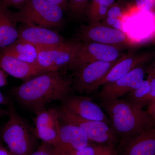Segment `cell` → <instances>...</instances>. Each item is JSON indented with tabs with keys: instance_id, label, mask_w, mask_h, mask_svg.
Here are the masks:
<instances>
[{
	"instance_id": "6da1fadb",
	"label": "cell",
	"mask_w": 155,
	"mask_h": 155,
	"mask_svg": "<svg viewBox=\"0 0 155 155\" xmlns=\"http://www.w3.org/2000/svg\"><path fill=\"white\" fill-rule=\"evenodd\" d=\"M72 81L58 71L45 72L12 89V92L22 106L36 114L53 101H62L69 95Z\"/></svg>"
},
{
	"instance_id": "7a4b0ae2",
	"label": "cell",
	"mask_w": 155,
	"mask_h": 155,
	"mask_svg": "<svg viewBox=\"0 0 155 155\" xmlns=\"http://www.w3.org/2000/svg\"><path fill=\"white\" fill-rule=\"evenodd\" d=\"M101 106L120 140L130 138L155 126V121L146 110L126 100L119 98L101 101Z\"/></svg>"
},
{
	"instance_id": "3957f363",
	"label": "cell",
	"mask_w": 155,
	"mask_h": 155,
	"mask_svg": "<svg viewBox=\"0 0 155 155\" xmlns=\"http://www.w3.org/2000/svg\"><path fill=\"white\" fill-rule=\"evenodd\" d=\"M8 106V120L2 131L3 140L11 155H30L36 150L35 129L19 115L11 100Z\"/></svg>"
},
{
	"instance_id": "277c9868",
	"label": "cell",
	"mask_w": 155,
	"mask_h": 155,
	"mask_svg": "<svg viewBox=\"0 0 155 155\" xmlns=\"http://www.w3.org/2000/svg\"><path fill=\"white\" fill-rule=\"evenodd\" d=\"M17 12L18 22L47 28L59 27L64 22V10L47 0H28Z\"/></svg>"
},
{
	"instance_id": "5b68a950",
	"label": "cell",
	"mask_w": 155,
	"mask_h": 155,
	"mask_svg": "<svg viewBox=\"0 0 155 155\" xmlns=\"http://www.w3.org/2000/svg\"><path fill=\"white\" fill-rule=\"evenodd\" d=\"M56 109L61 123L80 127L86 134L90 141L114 147L119 141V137L110 125L107 123L84 119L62 106Z\"/></svg>"
},
{
	"instance_id": "8992f818",
	"label": "cell",
	"mask_w": 155,
	"mask_h": 155,
	"mask_svg": "<svg viewBox=\"0 0 155 155\" xmlns=\"http://www.w3.org/2000/svg\"><path fill=\"white\" fill-rule=\"evenodd\" d=\"M81 42L67 41L57 46L38 50L36 65L45 72L59 71L67 67H71Z\"/></svg>"
},
{
	"instance_id": "52a82bcc",
	"label": "cell",
	"mask_w": 155,
	"mask_h": 155,
	"mask_svg": "<svg viewBox=\"0 0 155 155\" xmlns=\"http://www.w3.org/2000/svg\"><path fill=\"white\" fill-rule=\"evenodd\" d=\"M78 38L83 42H91L115 47L122 49L136 45V42L123 31L101 23L83 25Z\"/></svg>"
},
{
	"instance_id": "ba28073f",
	"label": "cell",
	"mask_w": 155,
	"mask_h": 155,
	"mask_svg": "<svg viewBox=\"0 0 155 155\" xmlns=\"http://www.w3.org/2000/svg\"><path fill=\"white\" fill-rule=\"evenodd\" d=\"M119 60L112 62H91L81 66L77 69L72 88L81 94H89L96 91L98 84Z\"/></svg>"
},
{
	"instance_id": "9c48e42d",
	"label": "cell",
	"mask_w": 155,
	"mask_h": 155,
	"mask_svg": "<svg viewBox=\"0 0 155 155\" xmlns=\"http://www.w3.org/2000/svg\"><path fill=\"white\" fill-rule=\"evenodd\" d=\"M121 50L115 47L97 43L81 42L75 61L71 67L77 69L91 62H112L118 61L124 55Z\"/></svg>"
},
{
	"instance_id": "30bf717a",
	"label": "cell",
	"mask_w": 155,
	"mask_h": 155,
	"mask_svg": "<svg viewBox=\"0 0 155 155\" xmlns=\"http://www.w3.org/2000/svg\"><path fill=\"white\" fill-rule=\"evenodd\" d=\"M146 71L139 66L115 81L102 85L100 92L101 101L119 99L137 88L144 80Z\"/></svg>"
},
{
	"instance_id": "8fae6325",
	"label": "cell",
	"mask_w": 155,
	"mask_h": 155,
	"mask_svg": "<svg viewBox=\"0 0 155 155\" xmlns=\"http://www.w3.org/2000/svg\"><path fill=\"white\" fill-rule=\"evenodd\" d=\"M35 132L43 142L56 147L59 143L61 123L56 109H45L36 114Z\"/></svg>"
},
{
	"instance_id": "7c38bea8",
	"label": "cell",
	"mask_w": 155,
	"mask_h": 155,
	"mask_svg": "<svg viewBox=\"0 0 155 155\" xmlns=\"http://www.w3.org/2000/svg\"><path fill=\"white\" fill-rule=\"evenodd\" d=\"M62 101V107L81 118L110 125L109 117L101 106L94 102L91 98L69 95Z\"/></svg>"
},
{
	"instance_id": "4fadbf2b",
	"label": "cell",
	"mask_w": 155,
	"mask_h": 155,
	"mask_svg": "<svg viewBox=\"0 0 155 155\" xmlns=\"http://www.w3.org/2000/svg\"><path fill=\"white\" fill-rule=\"evenodd\" d=\"M18 31L19 39L33 45L38 50L54 47L67 41L55 31L41 26L24 24Z\"/></svg>"
},
{
	"instance_id": "5bb4252c",
	"label": "cell",
	"mask_w": 155,
	"mask_h": 155,
	"mask_svg": "<svg viewBox=\"0 0 155 155\" xmlns=\"http://www.w3.org/2000/svg\"><path fill=\"white\" fill-rule=\"evenodd\" d=\"M120 155H155V126L120 140Z\"/></svg>"
},
{
	"instance_id": "9a60e30c",
	"label": "cell",
	"mask_w": 155,
	"mask_h": 155,
	"mask_svg": "<svg viewBox=\"0 0 155 155\" xmlns=\"http://www.w3.org/2000/svg\"><path fill=\"white\" fill-rule=\"evenodd\" d=\"M89 144L88 137L80 127L61 123L59 143L55 147L57 154L81 149Z\"/></svg>"
},
{
	"instance_id": "2e32d148",
	"label": "cell",
	"mask_w": 155,
	"mask_h": 155,
	"mask_svg": "<svg viewBox=\"0 0 155 155\" xmlns=\"http://www.w3.org/2000/svg\"><path fill=\"white\" fill-rule=\"evenodd\" d=\"M0 69L19 79L26 81L37 75L45 73L36 65L20 61L12 56L0 53Z\"/></svg>"
},
{
	"instance_id": "e0dca14e",
	"label": "cell",
	"mask_w": 155,
	"mask_h": 155,
	"mask_svg": "<svg viewBox=\"0 0 155 155\" xmlns=\"http://www.w3.org/2000/svg\"><path fill=\"white\" fill-rule=\"evenodd\" d=\"M150 53L123 55L110 70L107 76L98 84L97 88L106 84L115 81L136 67L141 66L152 58Z\"/></svg>"
},
{
	"instance_id": "ac0fdd59",
	"label": "cell",
	"mask_w": 155,
	"mask_h": 155,
	"mask_svg": "<svg viewBox=\"0 0 155 155\" xmlns=\"http://www.w3.org/2000/svg\"><path fill=\"white\" fill-rule=\"evenodd\" d=\"M17 22L14 12L0 3V50L13 44L19 39Z\"/></svg>"
},
{
	"instance_id": "d6986e66",
	"label": "cell",
	"mask_w": 155,
	"mask_h": 155,
	"mask_svg": "<svg viewBox=\"0 0 155 155\" xmlns=\"http://www.w3.org/2000/svg\"><path fill=\"white\" fill-rule=\"evenodd\" d=\"M38 52L36 47L19 38L13 44L0 50V53L12 56L20 61L35 65Z\"/></svg>"
},
{
	"instance_id": "ffe728a7",
	"label": "cell",
	"mask_w": 155,
	"mask_h": 155,
	"mask_svg": "<svg viewBox=\"0 0 155 155\" xmlns=\"http://www.w3.org/2000/svg\"><path fill=\"white\" fill-rule=\"evenodd\" d=\"M115 3V0H90L86 14L90 24L100 23Z\"/></svg>"
},
{
	"instance_id": "44dd1931",
	"label": "cell",
	"mask_w": 155,
	"mask_h": 155,
	"mask_svg": "<svg viewBox=\"0 0 155 155\" xmlns=\"http://www.w3.org/2000/svg\"><path fill=\"white\" fill-rule=\"evenodd\" d=\"M123 11L119 4L115 2L106 13L100 23L106 26L122 30Z\"/></svg>"
},
{
	"instance_id": "7402d4cb",
	"label": "cell",
	"mask_w": 155,
	"mask_h": 155,
	"mask_svg": "<svg viewBox=\"0 0 155 155\" xmlns=\"http://www.w3.org/2000/svg\"><path fill=\"white\" fill-rule=\"evenodd\" d=\"M150 80L147 77L143 81L140 86L133 91L127 94L126 101L134 105L143 108L147 106V100L149 93Z\"/></svg>"
},
{
	"instance_id": "603a6c76",
	"label": "cell",
	"mask_w": 155,
	"mask_h": 155,
	"mask_svg": "<svg viewBox=\"0 0 155 155\" xmlns=\"http://www.w3.org/2000/svg\"><path fill=\"white\" fill-rule=\"evenodd\" d=\"M90 0H68V10L72 16L81 18L86 16Z\"/></svg>"
},
{
	"instance_id": "cb8c5ba5",
	"label": "cell",
	"mask_w": 155,
	"mask_h": 155,
	"mask_svg": "<svg viewBox=\"0 0 155 155\" xmlns=\"http://www.w3.org/2000/svg\"><path fill=\"white\" fill-rule=\"evenodd\" d=\"M105 145H92L91 144L81 149L70 152L57 154V155H99Z\"/></svg>"
},
{
	"instance_id": "d4e9b609",
	"label": "cell",
	"mask_w": 155,
	"mask_h": 155,
	"mask_svg": "<svg viewBox=\"0 0 155 155\" xmlns=\"http://www.w3.org/2000/svg\"><path fill=\"white\" fill-rule=\"evenodd\" d=\"M30 155H57L55 147L43 142Z\"/></svg>"
},
{
	"instance_id": "484cf974",
	"label": "cell",
	"mask_w": 155,
	"mask_h": 155,
	"mask_svg": "<svg viewBox=\"0 0 155 155\" xmlns=\"http://www.w3.org/2000/svg\"><path fill=\"white\" fill-rule=\"evenodd\" d=\"M155 0H135L136 5L139 10L145 11H151Z\"/></svg>"
},
{
	"instance_id": "4316f807",
	"label": "cell",
	"mask_w": 155,
	"mask_h": 155,
	"mask_svg": "<svg viewBox=\"0 0 155 155\" xmlns=\"http://www.w3.org/2000/svg\"><path fill=\"white\" fill-rule=\"evenodd\" d=\"M148 77L150 78V87L147 100V106L150 104L155 99V75H148Z\"/></svg>"
},
{
	"instance_id": "83f0119b",
	"label": "cell",
	"mask_w": 155,
	"mask_h": 155,
	"mask_svg": "<svg viewBox=\"0 0 155 155\" xmlns=\"http://www.w3.org/2000/svg\"><path fill=\"white\" fill-rule=\"evenodd\" d=\"M28 0H2L1 3L6 8L16 7L20 8Z\"/></svg>"
},
{
	"instance_id": "f1b7e54d",
	"label": "cell",
	"mask_w": 155,
	"mask_h": 155,
	"mask_svg": "<svg viewBox=\"0 0 155 155\" xmlns=\"http://www.w3.org/2000/svg\"><path fill=\"white\" fill-rule=\"evenodd\" d=\"M99 155H117V152L114 147L105 145Z\"/></svg>"
},
{
	"instance_id": "f546056e",
	"label": "cell",
	"mask_w": 155,
	"mask_h": 155,
	"mask_svg": "<svg viewBox=\"0 0 155 155\" xmlns=\"http://www.w3.org/2000/svg\"><path fill=\"white\" fill-rule=\"evenodd\" d=\"M49 2L60 6L64 11L68 9V0H47Z\"/></svg>"
},
{
	"instance_id": "4dcf8cb0",
	"label": "cell",
	"mask_w": 155,
	"mask_h": 155,
	"mask_svg": "<svg viewBox=\"0 0 155 155\" xmlns=\"http://www.w3.org/2000/svg\"><path fill=\"white\" fill-rule=\"evenodd\" d=\"M146 111L155 122V99L147 106Z\"/></svg>"
},
{
	"instance_id": "1f68e13d",
	"label": "cell",
	"mask_w": 155,
	"mask_h": 155,
	"mask_svg": "<svg viewBox=\"0 0 155 155\" xmlns=\"http://www.w3.org/2000/svg\"><path fill=\"white\" fill-rule=\"evenodd\" d=\"M7 84V78L5 72L0 69V87H2Z\"/></svg>"
},
{
	"instance_id": "d6a6232c",
	"label": "cell",
	"mask_w": 155,
	"mask_h": 155,
	"mask_svg": "<svg viewBox=\"0 0 155 155\" xmlns=\"http://www.w3.org/2000/svg\"><path fill=\"white\" fill-rule=\"evenodd\" d=\"M11 100L6 97L0 91V105H8L9 104Z\"/></svg>"
},
{
	"instance_id": "836d02e7",
	"label": "cell",
	"mask_w": 155,
	"mask_h": 155,
	"mask_svg": "<svg viewBox=\"0 0 155 155\" xmlns=\"http://www.w3.org/2000/svg\"><path fill=\"white\" fill-rule=\"evenodd\" d=\"M146 72L150 75H155V61L150 67L147 69Z\"/></svg>"
},
{
	"instance_id": "e575fe53",
	"label": "cell",
	"mask_w": 155,
	"mask_h": 155,
	"mask_svg": "<svg viewBox=\"0 0 155 155\" xmlns=\"http://www.w3.org/2000/svg\"><path fill=\"white\" fill-rule=\"evenodd\" d=\"M0 155H12L8 150L6 149L2 146L0 145Z\"/></svg>"
},
{
	"instance_id": "d590c367",
	"label": "cell",
	"mask_w": 155,
	"mask_h": 155,
	"mask_svg": "<svg viewBox=\"0 0 155 155\" xmlns=\"http://www.w3.org/2000/svg\"><path fill=\"white\" fill-rule=\"evenodd\" d=\"M8 114V110H5V109H2L0 108V118L7 116Z\"/></svg>"
},
{
	"instance_id": "8d00e7d4",
	"label": "cell",
	"mask_w": 155,
	"mask_h": 155,
	"mask_svg": "<svg viewBox=\"0 0 155 155\" xmlns=\"http://www.w3.org/2000/svg\"><path fill=\"white\" fill-rule=\"evenodd\" d=\"M154 30L153 33L152 40L153 42L155 44V14H154Z\"/></svg>"
},
{
	"instance_id": "74e56055",
	"label": "cell",
	"mask_w": 155,
	"mask_h": 155,
	"mask_svg": "<svg viewBox=\"0 0 155 155\" xmlns=\"http://www.w3.org/2000/svg\"></svg>"
}]
</instances>
